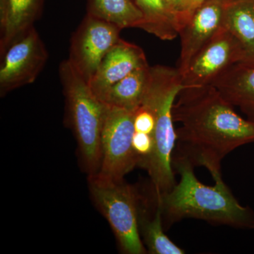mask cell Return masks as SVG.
<instances>
[{
  "label": "cell",
  "instance_id": "ba28073f",
  "mask_svg": "<svg viewBox=\"0 0 254 254\" xmlns=\"http://www.w3.org/2000/svg\"><path fill=\"white\" fill-rule=\"evenodd\" d=\"M116 25L87 14L73 32L68 60L88 83L107 53L120 39Z\"/></svg>",
  "mask_w": 254,
  "mask_h": 254
},
{
  "label": "cell",
  "instance_id": "8fae6325",
  "mask_svg": "<svg viewBox=\"0 0 254 254\" xmlns=\"http://www.w3.org/2000/svg\"><path fill=\"white\" fill-rule=\"evenodd\" d=\"M148 65L139 46L120 39L107 53L98 71L90 81L97 97L137 68Z\"/></svg>",
  "mask_w": 254,
  "mask_h": 254
},
{
  "label": "cell",
  "instance_id": "8992f818",
  "mask_svg": "<svg viewBox=\"0 0 254 254\" xmlns=\"http://www.w3.org/2000/svg\"><path fill=\"white\" fill-rule=\"evenodd\" d=\"M105 105L101 164L93 177L103 182L123 181L125 175L138 166L132 144L136 110Z\"/></svg>",
  "mask_w": 254,
  "mask_h": 254
},
{
  "label": "cell",
  "instance_id": "9c48e42d",
  "mask_svg": "<svg viewBox=\"0 0 254 254\" xmlns=\"http://www.w3.org/2000/svg\"><path fill=\"white\" fill-rule=\"evenodd\" d=\"M244 60L238 42L222 26L189 64L182 76V83L185 87L211 84L223 71Z\"/></svg>",
  "mask_w": 254,
  "mask_h": 254
},
{
  "label": "cell",
  "instance_id": "4fadbf2b",
  "mask_svg": "<svg viewBox=\"0 0 254 254\" xmlns=\"http://www.w3.org/2000/svg\"><path fill=\"white\" fill-rule=\"evenodd\" d=\"M45 0H0V53L34 26Z\"/></svg>",
  "mask_w": 254,
  "mask_h": 254
},
{
  "label": "cell",
  "instance_id": "277c9868",
  "mask_svg": "<svg viewBox=\"0 0 254 254\" xmlns=\"http://www.w3.org/2000/svg\"><path fill=\"white\" fill-rule=\"evenodd\" d=\"M59 75L66 103L67 121L73 129L82 163L88 176L99 171L102 133L106 105L68 60L60 64Z\"/></svg>",
  "mask_w": 254,
  "mask_h": 254
},
{
  "label": "cell",
  "instance_id": "7a4b0ae2",
  "mask_svg": "<svg viewBox=\"0 0 254 254\" xmlns=\"http://www.w3.org/2000/svg\"><path fill=\"white\" fill-rule=\"evenodd\" d=\"M194 167L186 157L173 153V168L180 175V182L167 193H155L164 227L195 218L215 225L254 229V212L239 203L222 175L214 177V186H207L195 177Z\"/></svg>",
  "mask_w": 254,
  "mask_h": 254
},
{
  "label": "cell",
  "instance_id": "6da1fadb",
  "mask_svg": "<svg viewBox=\"0 0 254 254\" xmlns=\"http://www.w3.org/2000/svg\"><path fill=\"white\" fill-rule=\"evenodd\" d=\"M176 128L174 153L194 166L205 167L212 177L222 175L223 158L254 142V123L241 117L212 85L184 87L173 108Z\"/></svg>",
  "mask_w": 254,
  "mask_h": 254
},
{
  "label": "cell",
  "instance_id": "ffe728a7",
  "mask_svg": "<svg viewBox=\"0 0 254 254\" xmlns=\"http://www.w3.org/2000/svg\"><path fill=\"white\" fill-rule=\"evenodd\" d=\"M135 131L148 133L153 136L155 129V118L151 112L139 106L135 112Z\"/></svg>",
  "mask_w": 254,
  "mask_h": 254
},
{
  "label": "cell",
  "instance_id": "3957f363",
  "mask_svg": "<svg viewBox=\"0 0 254 254\" xmlns=\"http://www.w3.org/2000/svg\"><path fill=\"white\" fill-rule=\"evenodd\" d=\"M185 87L177 68L150 67V78L141 104L155 118L154 150L145 169L157 194L170 191L176 185L173 156L177 142L173 108L178 93Z\"/></svg>",
  "mask_w": 254,
  "mask_h": 254
},
{
  "label": "cell",
  "instance_id": "5b68a950",
  "mask_svg": "<svg viewBox=\"0 0 254 254\" xmlns=\"http://www.w3.org/2000/svg\"><path fill=\"white\" fill-rule=\"evenodd\" d=\"M91 196L109 222L123 253L143 254L146 248L139 229L138 196L133 187L123 181H100L88 177Z\"/></svg>",
  "mask_w": 254,
  "mask_h": 254
},
{
  "label": "cell",
  "instance_id": "ac0fdd59",
  "mask_svg": "<svg viewBox=\"0 0 254 254\" xmlns=\"http://www.w3.org/2000/svg\"><path fill=\"white\" fill-rule=\"evenodd\" d=\"M153 218H145L139 215L140 233L147 252L151 254H184L185 251L180 248L164 231V222L161 208L157 204Z\"/></svg>",
  "mask_w": 254,
  "mask_h": 254
},
{
  "label": "cell",
  "instance_id": "7c38bea8",
  "mask_svg": "<svg viewBox=\"0 0 254 254\" xmlns=\"http://www.w3.org/2000/svg\"><path fill=\"white\" fill-rule=\"evenodd\" d=\"M210 85L254 123V61L243 60L234 64Z\"/></svg>",
  "mask_w": 254,
  "mask_h": 254
},
{
  "label": "cell",
  "instance_id": "5bb4252c",
  "mask_svg": "<svg viewBox=\"0 0 254 254\" xmlns=\"http://www.w3.org/2000/svg\"><path fill=\"white\" fill-rule=\"evenodd\" d=\"M222 26L238 42L244 60L254 61V0H225Z\"/></svg>",
  "mask_w": 254,
  "mask_h": 254
},
{
  "label": "cell",
  "instance_id": "d6986e66",
  "mask_svg": "<svg viewBox=\"0 0 254 254\" xmlns=\"http://www.w3.org/2000/svg\"><path fill=\"white\" fill-rule=\"evenodd\" d=\"M209 0H171L177 31L180 32L197 9Z\"/></svg>",
  "mask_w": 254,
  "mask_h": 254
},
{
  "label": "cell",
  "instance_id": "9a60e30c",
  "mask_svg": "<svg viewBox=\"0 0 254 254\" xmlns=\"http://www.w3.org/2000/svg\"><path fill=\"white\" fill-rule=\"evenodd\" d=\"M149 65L137 68L98 97L105 104L129 110L139 108L150 78Z\"/></svg>",
  "mask_w": 254,
  "mask_h": 254
},
{
  "label": "cell",
  "instance_id": "52a82bcc",
  "mask_svg": "<svg viewBox=\"0 0 254 254\" xmlns=\"http://www.w3.org/2000/svg\"><path fill=\"white\" fill-rule=\"evenodd\" d=\"M0 54L1 97L33 83L48 60V50L34 26L16 38Z\"/></svg>",
  "mask_w": 254,
  "mask_h": 254
},
{
  "label": "cell",
  "instance_id": "e0dca14e",
  "mask_svg": "<svg viewBox=\"0 0 254 254\" xmlns=\"http://www.w3.org/2000/svg\"><path fill=\"white\" fill-rule=\"evenodd\" d=\"M143 16L141 29L163 41L179 36L171 0H133Z\"/></svg>",
  "mask_w": 254,
  "mask_h": 254
},
{
  "label": "cell",
  "instance_id": "2e32d148",
  "mask_svg": "<svg viewBox=\"0 0 254 254\" xmlns=\"http://www.w3.org/2000/svg\"><path fill=\"white\" fill-rule=\"evenodd\" d=\"M87 14L123 30L142 28L143 16L133 0H87Z\"/></svg>",
  "mask_w": 254,
  "mask_h": 254
},
{
  "label": "cell",
  "instance_id": "30bf717a",
  "mask_svg": "<svg viewBox=\"0 0 254 254\" xmlns=\"http://www.w3.org/2000/svg\"><path fill=\"white\" fill-rule=\"evenodd\" d=\"M225 1H206L195 11L190 21L179 32L181 38V52L177 68L181 76L193 57L222 27Z\"/></svg>",
  "mask_w": 254,
  "mask_h": 254
}]
</instances>
